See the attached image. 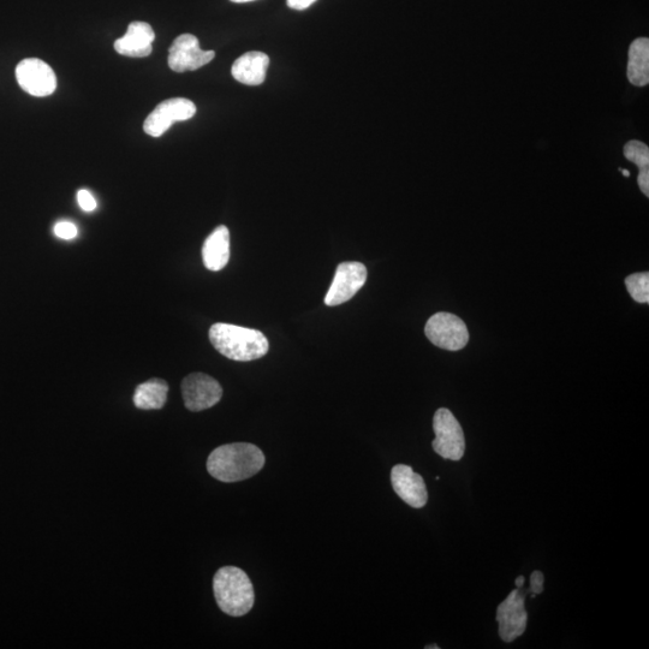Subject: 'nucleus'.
I'll return each instance as SVG.
<instances>
[{"label":"nucleus","instance_id":"obj_19","mask_svg":"<svg viewBox=\"0 0 649 649\" xmlns=\"http://www.w3.org/2000/svg\"><path fill=\"white\" fill-rule=\"evenodd\" d=\"M624 157L640 170L649 168V148L639 140H631L624 146Z\"/></svg>","mask_w":649,"mask_h":649},{"label":"nucleus","instance_id":"obj_5","mask_svg":"<svg viewBox=\"0 0 649 649\" xmlns=\"http://www.w3.org/2000/svg\"><path fill=\"white\" fill-rule=\"evenodd\" d=\"M425 333L431 343L444 350L458 351L469 342L467 325L450 313L434 314L427 321Z\"/></svg>","mask_w":649,"mask_h":649},{"label":"nucleus","instance_id":"obj_16","mask_svg":"<svg viewBox=\"0 0 649 649\" xmlns=\"http://www.w3.org/2000/svg\"><path fill=\"white\" fill-rule=\"evenodd\" d=\"M628 79L637 87H645L649 83V40L639 38L633 41L629 49Z\"/></svg>","mask_w":649,"mask_h":649},{"label":"nucleus","instance_id":"obj_26","mask_svg":"<svg viewBox=\"0 0 649 649\" xmlns=\"http://www.w3.org/2000/svg\"><path fill=\"white\" fill-rule=\"evenodd\" d=\"M230 2L236 3V4H242V3L254 2V0H230Z\"/></svg>","mask_w":649,"mask_h":649},{"label":"nucleus","instance_id":"obj_27","mask_svg":"<svg viewBox=\"0 0 649 649\" xmlns=\"http://www.w3.org/2000/svg\"><path fill=\"white\" fill-rule=\"evenodd\" d=\"M621 171H622V174H623L624 176H627V177L630 176V172H629L628 170H622V169H621Z\"/></svg>","mask_w":649,"mask_h":649},{"label":"nucleus","instance_id":"obj_15","mask_svg":"<svg viewBox=\"0 0 649 649\" xmlns=\"http://www.w3.org/2000/svg\"><path fill=\"white\" fill-rule=\"evenodd\" d=\"M202 260L207 270L222 271L230 260V231L220 225L206 238L202 247Z\"/></svg>","mask_w":649,"mask_h":649},{"label":"nucleus","instance_id":"obj_9","mask_svg":"<svg viewBox=\"0 0 649 649\" xmlns=\"http://www.w3.org/2000/svg\"><path fill=\"white\" fill-rule=\"evenodd\" d=\"M16 79L23 91L33 97H49L57 88L55 71L38 58H28L17 65Z\"/></svg>","mask_w":649,"mask_h":649},{"label":"nucleus","instance_id":"obj_7","mask_svg":"<svg viewBox=\"0 0 649 649\" xmlns=\"http://www.w3.org/2000/svg\"><path fill=\"white\" fill-rule=\"evenodd\" d=\"M184 404L190 412L210 409L222 400L223 389L218 381L204 373H193L182 381Z\"/></svg>","mask_w":649,"mask_h":649},{"label":"nucleus","instance_id":"obj_4","mask_svg":"<svg viewBox=\"0 0 649 649\" xmlns=\"http://www.w3.org/2000/svg\"><path fill=\"white\" fill-rule=\"evenodd\" d=\"M433 430L436 433V439L432 443L434 451L445 460H462L466 440L460 422L449 409L437 410L433 418Z\"/></svg>","mask_w":649,"mask_h":649},{"label":"nucleus","instance_id":"obj_10","mask_svg":"<svg viewBox=\"0 0 649 649\" xmlns=\"http://www.w3.org/2000/svg\"><path fill=\"white\" fill-rule=\"evenodd\" d=\"M499 635L505 642H512L525 633L528 623L526 597L522 588H516L497 610Z\"/></svg>","mask_w":649,"mask_h":649},{"label":"nucleus","instance_id":"obj_2","mask_svg":"<svg viewBox=\"0 0 649 649\" xmlns=\"http://www.w3.org/2000/svg\"><path fill=\"white\" fill-rule=\"evenodd\" d=\"M208 336L219 354L238 362L261 359L270 349L263 332L247 327L217 323L212 325Z\"/></svg>","mask_w":649,"mask_h":649},{"label":"nucleus","instance_id":"obj_11","mask_svg":"<svg viewBox=\"0 0 649 649\" xmlns=\"http://www.w3.org/2000/svg\"><path fill=\"white\" fill-rule=\"evenodd\" d=\"M216 57L214 51L200 49L199 39L193 34H182L169 50V67L175 73L198 70L211 63Z\"/></svg>","mask_w":649,"mask_h":649},{"label":"nucleus","instance_id":"obj_21","mask_svg":"<svg viewBox=\"0 0 649 649\" xmlns=\"http://www.w3.org/2000/svg\"><path fill=\"white\" fill-rule=\"evenodd\" d=\"M77 202H79L80 207L85 212H93L97 208V201H95L94 196L86 189L79 190V193H77Z\"/></svg>","mask_w":649,"mask_h":649},{"label":"nucleus","instance_id":"obj_20","mask_svg":"<svg viewBox=\"0 0 649 649\" xmlns=\"http://www.w3.org/2000/svg\"><path fill=\"white\" fill-rule=\"evenodd\" d=\"M55 235L62 240H73L77 236V228L74 223L71 222H59L55 225Z\"/></svg>","mask_w":649,"mask_h":649},{"label":"nucleus","instance_id":"obj_28","mask_svg":"<svg viewBox=\"0 0 649 649\" xmlns=\"http://www.w3.org/2000/svg\"><path fill=\"white\" fill-rule=\"evenodd\" d=\"M438 648H439L438 646H434V645L433 646H426V649H438Z\"/></svg>","mask_w":649,"mask_h":649},{"label":"nucleus","instance_id":"obj_17","mask_svg":"<svg viewBox=\"0 0 649 649\" xmlns=\"http://www.w3.org/2000/svg\"><path fill=\"white\" fill-rule=\"evenodd\" d=\"M169 385L163 379H151L136 387L134 404L141 410L162 409L168 401Z\"/></svg>","mask_w":649,"mask_h":649},{"label":"nucleus","instance_id":"obj_18","mask_svg":"<svg viewBox=\"0 0 649 649\" xmlns=\"http://www.w3.org/2000/svg\"><path fill=\"white\" fill-rule=\"evenodd\" d=\"M625 287L633 300L643 305L649 303V273H634L625 279Z\"/></svg>","mask_w":649,"mask_h":649},{"label":"nucleus","instance_id":"obj_3","mask_svg":"<svg viewBox=\"0 0 649 649\" xmlns=\"http://www.w3.org/2000/svg\"><path fill=\"white\" fill-rule=\"evenodd\" d=\"M213 592L219 609L231 617H242L253 609V583L240 568L224 567L213 579Z\"/></svg>","mask_w":649,"mask_h":649},{"label":"nucleus","instance_id":"obj_6","mask_svg":"<svg viewBox=\"0 0 649 649\" xmlns=\"http://www.w3.org/2000/svg\"><path fill=\"white\" fill-rule=\"evenodd\" d=\"M367 281L366 266L356 261L339 264L335 278L325 296V305L335 307L350 301Z\"/></svg>","mask_w":649,"mask_h":649},{"label":"nucleus","instance_id":"obj_13","mask_svg":"<svg viewBox=\"0 0 649 649\" xmlns=\"http://www.w3.org/2000/svg\"><path fill=\"white\" fill-rule=\"evenodd\" d=\"M154 39L156 33L151 25L135 21L130 23L124 37L116 40L115 50L122 56L144 58L151 55Z\"/></svg>","mask_w":649,"mask_h":649},{"label":"nucleus","instance_id":"obj_23","mask_svg":"<svg viewBox=\"0 0 649 649\" xmlns=\"http://www.w3.org/2000/svg\"><path fill=\"white\" fill-rule=\"evenodd\" d=\"M641 192L648 198L649 196V168L640 170L639 177H637Z\"/></svg>","mask_w":649,"mask_h":649},{"label":"nucleus","instance_id":"obj_22","mask_svg":"<svg viewBox=\"0 0 649 649\" xmlns=\"http://www.w3.org/2000/svg\"><path fill=\"white\" fill-rule=\"evenodd\" d=\"M544 591V575L541 571H534L531 576V592L540 594Z\"/></svg>","mask_w":649,"mask_h":649},{"label":"nucleus","instance_id":"obj_24","mask_svg":"<svg viewBox=\"0 0 649 649\" xmlns=\"http://www.w3.org/2000/svg\"><path fill=\"white\" fill-rule=\"evenodd\" d=\"M317 0H287L288 7L294 10H306Z\"/></svg>","mask_w":649,"mask_h":649},{"label":"nucleus","instance_id":"obj_14","mask_svg":"<svg viewBox=\"0 0 649 649\" xmlns=\"http://www.w3.org/2000/svg\"><path fill=\"white\" fill-rule=\"evenodd\" d=\"M270 57L266 53L253 51L244 53L232 65L231 74L238 82L247 86H259L264 83L269 69Z\"/></svg>","mask_w":649,"mask_h":649},{"label":"nucleus","instance_id":"obj_12","mask_svg":"<svg viewBox=\"0 0 649 649\" xmlns=\"http://www.w3.org/2000/svg\"><path fill=\"white\" fill-rule=\"evenodd\" d=\"M392 487L404 503L414 509H421L427 504L428 493L424 479L406 464H397L391 472Z\"/></svg>","mask_w":649,"mask_h":649},{"label":"nucleus","instance_id":"obj_1","mask_svg":"<svg viewBox=\"0 0 649 649\" xmlns=\"http://www.w3.org/2000/svg\"><path fill=\"white\" fill-rule=\"evenodd\" d=\"M265 462L264 452L254 444H226L211 452L207 470L219 481L238 482L258 474Z\"/></svg>","mask_w":649,"mask_h":649},{"label":"nucleus","instance_id":"obj_25","mask_svg":"<svg viewBox=\"0 0 649 649\" xmlns=\"http://www.w3.org/2000/svg\"><path fill=\"white\" fill-rule=\"evenodd\" d=\"M523 585H525V577L520 576V577H518V579L516 580V587H517V588H522Z\"/></svg>","mask_w":649,"mask_h":649},{"label":"nucleus","instance_id":"obj_8","mask_svg":"<svg viewBox=\"0 0 649 649\" xmlns=\"http://www.w3.org/2000/svg\"><path fill=\"white\" fill-rule=\"evenodd\" d=\"M195 113L196 106L192 100L184 98L165 100L146 118L145 133L152 138H160L168 132L172 124L188 121L195 116Z\"/></svg>","mask_w":649,"mask_h":649}]
</instances>
